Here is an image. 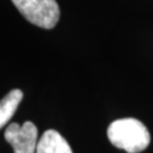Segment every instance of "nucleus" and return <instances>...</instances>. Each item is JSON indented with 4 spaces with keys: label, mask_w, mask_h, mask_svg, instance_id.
<instances>
[{
    "label": "nucleus",
    "mask_w": 153,
    "mask_h": 153,
    "mask_svg": "<svg viewBox=\"0 0 153 153\" xmlns=\"http://www.w3.org/2000/svg\"><path fill=\"white\" fill-rule=\"evenodd\" d=\"M19 13L30 23L50 30L60 17V9L56 0H11Z\"/></svg>",
    "instance_id": "obj_2"
},
{
    "label": "nucleus",
    "mask_w": 153,
    "mask_h": 153,
    "mask_svg": "<svg viewBox=\"0 0 153 153\" xmlns=\"http://www.w3.org/2000/svg\"><path fill=\"white\" fill-rule=\"evenodd\" d=\"M111 144L127 153H140L149 146L151 136L145 125L135 118H123L108 127Z\"/></svg>",
    "instance_id": "obj_1"
},
{
    "label": "nucleus",
    "mask_w": 153,
    "mask_h": 153,
    "mask_svg": "<svg viewBox=\"0 0 153 153\" xmlns=\"http://www.w3.org/2000/svg\"><path fill=\"white\" fill-rule=\"evenodd\" d=\"M5 140L13 146L14 153H36L38 128L31 121L23 125L13 123L6 128Z\"/></svg>",
    "instance_id": "obj_3"
},
{
    "label": "nucleus",
    "mask_w": 153,
    "mask_h": 153,
    "mask_svg": "<svg viewBox=\"0 0 153 153\" xmlns=\"http://www.w3.org/2000/svg\"><path fill=\"white\" fill-rule=\"evenodd\" d=\"M36 153H73L71 145L55 129L44 131L38 142Z\"/></svg>",
    "instance_id": "obj_4"
},
{
    "label": "nucleus",
    "mask_w": 153,
    "mask_h": 153,
    "mask_svg": "<svg viewBox=\"0 0 153 153\" xmlns=\"http://www.w3.org/2000/svg\"><path fill=\"white\" fill-rule=\"evenodd\" d=\"M22 99L23 92L18 88H15L0 100V129L15 115L17 107L21 103Z\"/></svg>",
    "instance_id": "obj_5"
}]
</instances>
